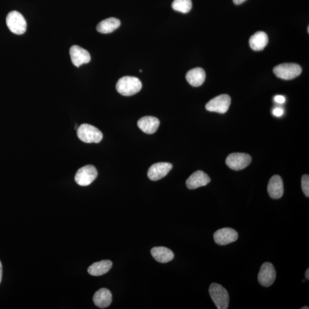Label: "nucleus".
<instances>
[{
	"instance_id": "9b49d317",
	"label": "nucleus",
	"mask_w": 309,
	"mask_h": 309,
	"mask_svg": "<svg viewBox=\"0 0 309 309\" xmlns=\"http://www.w3.org/2000/svg\"><path fill=\"white\" fill-rule=\"evenodd\" d=\"M70 56L73 65L77 67L90 62L91 57L88 52L78 46H72L69 50Z\"/></svg>"
},
{
	"instance_id": "2eb2a0df",
	"label": "nucleus",
	"mask_w": 309,
	"mask_h": 309,
	"mask_svg": "<svg viewBox=\"0 0 309 309\" xmlns=\"http://www.w3.org/2000/svg\"><path fill=\"white\" fill-rule=\"evenodd\" d=\"M159 125V120L154 116L143 117L138 121L139 128L147 134H154L157 130Z\"/></svg>"
},
{
	"instance_id": "f257e3e1",
	"label": "nucleus",
	"mask_w": 309,
	"mask_h": 309,
	"mask_svg": "<svg viewBox=\"0 0 309 309\" xmlns=\"http://www.w3.org/2000/svg\"><path fill=\"white\" fill-rule=\"evenodd\" d=\"M116 87L117 91L121 95L130 97L141 90L142 84L137 77L127 76L121 77Z\"/></svg>"
},
{
	"instance_id": "f03ea898",
	"label": "nucleus",
	"mask_w": 309,
	"mask_h": 309,
	"mask_svg": "<svg viewBox=\"0 0 309 309\" xmlns=\"http://www.w3.org/2000/svg\"><path fill=\"white\" fill-rule=\"evenodd\" d=\"M209 295L218 309L229 308V295L227 290L218 283H212L209 288Z\"/></svg>"
},
{
	"instance_id": "20e7f679",
	"label": "nucleus",
	"mask_w": 309,
	"mask_h": 309,
	"mask_svg": "<svg viewBox=\"0 0 309 309\" xmlns=\"http://www.w3.org/2000/svg\"><path fill=\"white\" fill-rule=\"evenodd\" d=\"M6 23L9 30L16 35H23L27 30V22L22 14L13 10L6 16Z\"/></svg>"
},
{
	"instance_id": "c85d7f7f",
	"label": "nucleus",
	"mask_w": 309,
	"mask_h": 309,
	"mask_svg": "<svg viewBox=\"0 0 309 309\" xmlns=\"http://www.w3.org/2000/svg\"><path fill=\"white\" fill-rule=\"evenodd\" d=\"M309 309V308L308 307H303V308H301V309Z\"/></svg>"
},
{
	"instance_id": "4be33fe9",
	"label": "nucleus",
	"mask_w": 309,
	"mask_h": 309,
	"mask_svg": "<svg viewBox=\"0 0 309 309\" xmlns=\"http://www.w3.org/2000/svg\"><path fill=\"white\" fill-rule=\"evenodd\" d=\"M173 9L183 13H189L192 9L191 0H174L172 3Z\"/></svg>"
},
{
	"instance_id": "412c9836",
	"label": "nucleus",
	"mask_w": 309,
	"mask_h": 309,
	"mask_svg": "<svg viewBox=\"0 0 309 309\" xmlns=\"http://www.w3.org/2000/svg\"><path fill=\"white\" fill-rule=\"evenodd\" d=\"M120 24V21L119 19L115 17H110L99 23L97 29L101 34H110L118 28Z\"/></svg>"
},
{
	"instance_id": "7ed1b4c3",
	"label": "nucleus",
	"mask_w": 309,
	"mask_h": 309,
	"mask_svg": "<svg viewBox=\"0 0 309 309\" xmlns=\"http://www.w3.org/2000/svg\"><path fill=\"white\" fill-rule=\"evenodd\" d=\"M77 135L81 141L87 143H98L103 139L102 132L97 127L88 124H83L77 129Z\"/></svg>"
},
{
	"instance_id": "bb28decb",
	"label": "nucleus",
	"mask_w": 309,
	"mask_h": 309,
	"mask_svg": "<svg viewBox=\"0 0 309 309\" xmlns=\"http://www.w3.org/2000/svg\"><path fill=\"white\" fill-rule=\"evenodd\" d=\"M2 266L1 261H0V283H1V280H2Z\"/></svg>"
},
{
	"instance_id": "423d86ee",
	"label": "nucleus",
	"mask_w": 309,
	"mask_h": 309,
	"mask_svg": "<svg viewBox=\"0 0 309 309\" xmlns=\"http://www.w3.org/2000/svg\"><path fill=\"white\" fill-rule=\"evenodd\" d=\"M98 176L97 169L93 165H87L80 168L77 171L75 180L81 186H87L91 185Z\"/></svg>"
},
{
	"instance_id": "dca6fc26",
	"label": "nucleus",
	"mask_w": 309,
	"mask_h": 309,
	"mask_svg": "<svg viewBox=\"0 0 309 309\" xmlns=\"http://www.w3.org/2000/svg\"><path fill=\"white\" fill-rule=\"evenodd\" d=\"M93 301L96 306L99 308H107L112 303V293L110 290L106 288L99 289L95 293Z\"/></svg>"
},
{
	"instance_id": "5701e85b",
	"label": "nucleus",
	"mask_w": 309,
	"mask_h": 309,
	"mask_svg": "<svg viewBox=\"0 0 309 309\" xmlns=\"http://www.w3.org/2000/svg\"><path fill=\"white\" fill-rule=\"evenodd\" d=\"M302 189L305 196L307 197H309V176L308 175H304L301 179Z\"/></svg>"
},
{
	"instance_id": "b1692460",
	"label": "nucleus",
	"mask_w": 309,
	"mask_h": 309,
	"mask_svg": "<svg viewBox=\"0 0 309 309\" xmlns=\"http://www.w3.org/2000/svg\"><path fill=\"white\" fill-rule=\"evenodd\" d=\"M274 101L279 104H283L285 102V98L282 95H277L275 97Z\"/></svg>"
},
{
	"instance_id": "39448f33",
	"label": "nucleus",
	"mask_w": 309,
	"mask_h": 309,
	"mask_svg": "<svg viewBox=\"0 0 309 309\" xmlns=\"http://www.w3.org/2000/svg\"><path fill=\"white\" fill-rule=\"evenodd\" d=\"M274 74L283 80H292L299 76L302 72V68L295 63H284L274 68Z\"/></svg>"
},
{
	"instance_id": "a211bd4d",
	"label": "nucleus",
	"mask_w": 309,
	"mask_h": 309,
	"mask_svg": "<svg viewBox=\"0 0 309 309\" xmlns=\"http://www.w3.org/2000/svg\"><path fill=\"white\" fill-rule=\"evenodd\" d=\"M151 253L154 258L160 263H167L174 258V253L171 250L162 246L153 248Z\"/></svg>"
},
{
	"instance_id": "f3484780",
	"label": "nucleus",
	"mask_w": 309,
	"mask_h": 309,
	"mask_svg": "<svg viewBox=\"0 0 309 309\" xmlns=\"http://www.w3.org/2000/svg\"><path fill=\"white\" fill-rule=\"evenodd\" d=\"M186 80L190 85L193 87H200L205 82L206 72L204 69L198 67L190 70L187 73Z\"/></svg>"
},
{
	"instance_id": "4468645a",
	"label": "nucleus",
	"mask_w": 309,
	"mask_h": 309,
	"mask_svg": "<svg viewBox=\"0 0 309 309\" xmlns=\"http://www.w3.org/2000/svg\"><path fill=\"white\" fill-rule=\"evenodd\" d=\"M267 191L269 196L274 200L281 198L284 193L282 179L280 176L274 175L268 182Z\"/></svg>"
},
{
	"instance_id": "393cba45",
	"label": "nucleus",
	"mask_w": 309,
	"mask_h": 309,
	"mask_svg": "<svg viewBox=\"0 0 309 309\" xmlns=\"http://www.w3.org/2000/svg\"><path fill=\"white\" fill-rule=\"evenodd\" d=\"M274 115L277 117H280L283 114V110L280 108H275L273 110Z\"/></svg>"
},
{
	"instance_id": "aec40b11",
	"label": "nucleus",
	"mask_w": 309,
	"mask_h": 309,
	"mask_svg": "<svg viewBox=\"0 0 309 309\" xmlns=\"http://www.w3.org/2000/svg\"><path fill=\"white\" fill-rule=\"evenodd\" d=\"M268 38L266 33L257 32L249 40V44L251 49L256 51H262L268 44Z\"/></svg>"
},
{
	"instance_id": "0eeeda50",
	"label": "nucleus",
	"mask_w": 309,
	"mask_h": 309,
	"mask_svg": "<svg viewBox=\"0 0 309 309\" xmlns=\"http://www.w3.org/2000/svg\"><path fill=\"white\" fill-rule=\"evenodd\" d=\"M252 160V157L249 154L233 153L227 156L226 163L232 170L239 171L247 167Z\"/></svg>"
},
{
	"instance_id": "7c9ffc66",
	"label": "nucleus",
	"mask_w": 309,
	"mask_h": 309,
	"mask_svg": "<svg viewBox=\"0 0 309 309\" xmlns=\"http://www.w3.org/2000/svg\"><path fill=\"white\" fill-rule=\"evenodd\" d=\"M308 32H309V27H308Z\"/></svg>"
},
{
	"instance_id": "6ab92c4d",
	"label": "nucleus",
	"mask_w": 309,
	"mask_h": 309,
	"mask_svg": "<svg viewBox=\"0 0 309 309\" xmlns=\"http://www.w3.org/2000/svg\"><path fill=\"white\" fill-rule=\"evenodd\" d=\"M112 267L111 260H103L91 264L88 268V273L93 276H101L107 273Z\"/></svg>"
},
{
	"instance_id": "1a4fd4ad",
	"label": "nucleus",
	"mask_w": 309,
	"mask_h": 309,
	"mask_svg": "<svg viewBox=\"0 0 309 309\" xmlns=\"http://www.w3.org/2000/svg\"><path fill=\"white\" fill-rule=\"evenodd\" d=\"M276 278V271L273 264L264 263L260 268L258 279L260 285L269 287L273 284Z\"/></svg>"
},
{
	"instance_id": "a878e982",
	"label": "nucleus",
	"mask_w": 309,
	"mask_h": 309,
	"mask_svg": "<svg viewBox=\"0 0 309 309\" xmlns=\"http://www.w3.org/2000/svg\"><path fill=\"white\" fill-rule=\"evenodd\" d=\"M245 1L246 0H233V2L235 5H240Z\"/></svg>"
},
{
	"instance_id": "c756f323",
	"label": "nucleus",
	"mask_w": 309,
	"mask_h": 309,
	"mask_svg": "<svg viewBox=\"0 0 309 309\" xmlns=\"http://www.w3.org/2000/svg\"><path fill=\"white\" fill-rule=\"evenodd\" d=\"M139 72L142 73V69H140L139 70Z\"/></svg>"
},
{
	"instance_id": "9d476101",
	"label": "nucleus",
	"mask_w": 309,
	"mask_h": 309,
	"mask_svg": "<svg viewBox=\"0 0 309 309\" xmlns=\"http://www.w3.org/2000/svg\"><path fill=\"white\" fill-rule=\"evenodd\" d=\"M238 238L237 231L229 227L219 229L214 234V239L216 244L220 246L230 244L231 243L236 241Z\"/></svg>"
},
{
	"instance_id": "6e6552de",
	"label": "nucleus",
	"mask_w": 309,
	"mask_h": 309,
	"mask_svg": "<svg viewBox=\"0 0 309 309\" xmlns=\"http://www.w3.org/2000/svg\"><path fill=\"white\" fill-rule=\"evenodd\" d=\"M231 102L229 95H220L208 102L206 105V108L208 111L224 113L229 109Z\"/></svg>"
},
{
	"instance_id": "cd10ccee",
	"label": "nucleus",
	"mask_w": 309,
	"mask_h": 309,
	"mask_svg": "<svg viewBox=\"0 0 309 309\" xmlns=\"http://www.w3.org/2000/svg\"><path fill=\"white\" fill-rule=\"evenodd\" d=\"M305 277L309 280V268H308L306 272H305Z\"/></svg>"
},
{
	"instance_id": "ddd939ff",
	"label": "nucleus",
	"mask_w": 309,
	"mask_h": 309,
	"mask_svg": "<svg viewBox=\"0 0 309 309\" xmlns=\"http://www.w3.org/2000/svg\"><path fill=\"white\" fill-rule=\"evenodd\" d=\"M208 175L202 171H197L193 173L186 180L187 188L194 190L199 187L205 186L210 182Z\"/></svg>"
},
{
	"instance_id": "f8f14e48",
	"label": "nucleus",
	"mask_w": 309,
	"mask_h": 309,
	"mask_svg": "<svg viewBox=\"0 0 309 309\" xmlns=\"http://www.w3.org/2000/svg\"><path fill=\"white\" fill-rule=\"evenodd\" d=\"M172 165L171 163L160 162L154 164L148 171V177L153 181H157L166 176L171 170Z\"/></svg>"
}]
</instances>
